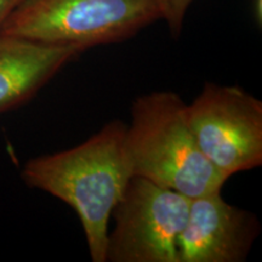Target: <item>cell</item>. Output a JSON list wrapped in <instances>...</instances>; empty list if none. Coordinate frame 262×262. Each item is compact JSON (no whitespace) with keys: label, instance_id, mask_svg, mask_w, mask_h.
<instances>
[{"label":"cell","instance_id":"cell-1","mask_svg":"<svg viewBox=\"0 0 262 262\" xmlns=\"http://www.w3.org/2000/svg\"><path fill=\"white\" fill-rule=\"evenodd\" d=\"M126 124L111 120L73 148L29 159L28 187L70 205L83 227L93 262H106L111 215L133 176L125 153Z\"/></svg>","mask_w":262,"mask_h":262},{"label":"cell","instance_id":"cell-2","mask_svg":"<svg viewBox=\"0 0 262 262\" xmlns=\"http://www.w3.org/2000/svg\"><path fill=\"white\" fill-rule=\"evenodd\" d=\"M125 153L133 176L188 198L210 194L227 181L205 158L187 119V103L173 91H155L131 104Z\"/></svg>","mask_w":262,"mask_h":262},{"label":"cell","instance_id":"cell-3","mask_svg":"<svg viewBox=\"0 0 262 262\" xmlns=\"http://www.w3.org/2000/svg\"><path fill=\"white\" fill-rule=\"evenodd\" d=\"M158 19L156 0H24L0 26V37L84 52L125 41Z\"/></svg>","mask_w":262,"mask_h":262},{"label":"cell","instance_id":"cell-4","mask_svg":"<svg viewBox=\"0 0 262 262\" xmlns=\"http://www.w3.org/2000/svg\"><path fill=\"white\" fill-rule=\"evenodd\" d=\"M189 205L188 196L131 176L111 215L106 262H180L178 242Z\"/></svg>","mask_w":262,"mask_h":262},{"label":"cell","instance_id":"cell-5","mask_svg":"<svg viewBox=\"0 0 262 262\" xmlns=\"http://www.w3.org/2000/svg\"><path fill=\"white\" fill-rule=\"evenodd\" d=\"M199 148L226 179L262 164V101L238 85L205 83L187 104Z\"/></svg>","mask_w":262,"mask_h":262},{"label":"cell","instance_id":"cell-6","mask_svg":"<svg viewBox=\"0 0 262 262\" xmlns=\"http://www.w3.org/2000/svg\"><path fill=\"white\" fill-rule=\"evenodd\" d=\"M261 232L254 212L228 204L221 191L191 199L178 242L180 262H243Z\"/></svg>","mask_w":262,"mask_h":262},{"label":"cell","instance_id":"cell-7","mask_svg":"<svg viewBox=\"0 0 262 262\" xmlns=\"http://www.w3.org/2000/svg\"><path fill=\"white\" fill-rule=\"evenodd\" d=\"M81 54L72 47L0 37V114L28 102Z\"/></svg>","mask_w":262,"mask_h":262},{"label":"cell","instance_id":"cell-8","mask_svg":"<svg viewBox=\"0 0 262 262\" xmlns=\"http://www.w3.org/2000/svg\"><path fill=\"white\" fill-rule=\"evenodd\" d=\"M193 2L194 0H156L160 19L166 22L172 38L176 39L181 35L185 16Z\"/></svg>","mask_w":262,"mask_h":262},{"label":"cell","instance_id":"cell-9","mask_svg":"<svg viewBox=\"0 0 262 262\" xmlns=\"http://www.w3.org/2000/svg\"><path fill=\"white\" fill-rule=\"evenodd\" d=\"M24 0H0V26Z\"/></svg>","mask_w":262,"mask_h":262}]
</instances>
